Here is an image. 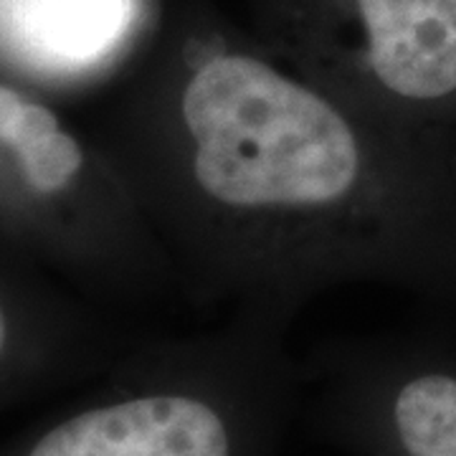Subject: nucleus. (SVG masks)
Segmentation results:
<instances>
[{"label": "nucleus", "instance_id": "2", "mask_svg": "<svg viewBox=\"0 0 456 456\" xmlns=\"http://www.w3.org/2000/svg\"><path fill=\"white\" fill-rule=\"evenodd\" d=\"M226 416L185 391L132 395L71 416L28 456H231Z\"/></svg>", "mask_w": 456, "mask_h": 456}, {"label": "nucleus", "instance_id": "5", "mask_svg": "<svg viewBox=\"0 0 456 456\" xmlns=\"http://www.w3.org/2000/svg\"><path fill=\"white\" fill-rule=\"evenodd\" d=\"M23 99H26V94H20L18 89L0 84V137L8 132V127H11V122H13V117L18 112V107L23 104Z\"/></svg>", "mask_w": 456, "mask_h": 456}, {"label": "nucleus", "instance_id": "3", "mask_svg": "<svg viewBox=\"0 0 456 456\" xmlns=\"http://www.w3.org/2000/svg\"><path fill=\"white\" fill-rule=\"evenodd\" d=\"M142 0H0V33L33 69L77 74L125 53Z\"/></svg>", "mask_w": 456, "mask_h": 456}, {"label": "nucleus", "instance_id": "4", "mask_svg": "<svg viewBox=\"0 0 456 456\" xmlns=\"http://www.w3.org/2000/svg\"><path fill=\"white\" fill-rule=\"evenodd\" d=\"M391 426L406 456H456V375H411L393 393Z\"/></svg>", "mask_w": 456, "mask_h": 456}, {"label": "nucleus", "instance_id": "1", "mask_svg": "<svg viewBox=\"0 0 456 456\" xmlns=\"http://www.w3.org/2000/svg\"><path fill=\"white\" fill-rule=\"evenodd\" d=\"M125 170L183 294L274 314L345 284L456 297L454 167L266 46L163 49Z\"/></svg>", "mask_w": 456, "mask_h": 456}, {"label": "nucleus", "instance_id": "6", "mask_svg": "<svg viewBox=\"0 0 456 456\" xmlns=\"http://www.w3.org/2000/svg\"><path fill=\"white\" fill-rule=\"evenodd\" d=\"M5 345H8V314H5V307L0 305V358L5 353Z\"/></svg>", "mask_w": 456, "mask_h": 456}]
</instances>
